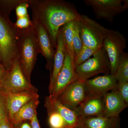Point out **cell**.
Wrapping results in <instances>:
<instances>
[{
	"instance_id": "17",
	"label": "cell",
	"mask_w": 128,
	"mask_h": 128,
	"mask_svg": "<svg viewBox=\"0 0 128 128\" xmlns=\"http://www.w3.org/2000/svg\"><path fill=\"white\" fill-rule=\"evenodd\" d=\"M77 128H120L121 118H107L103 116L79 117Z\"/></svg>"
},
{
	"instance_id": "30",
	"label": "cell",
	"mask_w": 128,
	"mask_h": 128,
	"mask_svg": "<svg viewBox=\"0 0 128 128\" xmlns=\"http://www.w3.org/2000/svg\"><path fill=\"white\" fill-rule=\"evenodd\" d=\"M12 125L13 128H32L29 121H22Z\"/></svg>"
},
{
	"instance_id": "23",
	"label": "cell",
	"mask_w": 128,
	"mask_h": 128,
	"mask_svg": "<svg viewBox=\"0 0 128 128\" xmlns=\"http://www.w3.org/2000/svg\"><path fill=\"white\" fill-rule=\"evenodd\" d=\"M50 128H66L65 122L59 114L54 111H47Z\"/></svg>"
},
{
	"instance_id": "16",
	"label": "cell",
	"mask_w": 128,
	"mask_h": 128,
	"mask_svg": "<svg viewBox=\"0 0 128 128\" xmlns=\"http://www.w3.org/2000/svg\"><path fill=\"white\" fill-rule=\"evenodd\" d=\"M38 90H26L6 94L8 115L9 121L25 104L39 97Z\"/></svg>"
},
{
	"instance_id": "25",
	"label": "cell",
	"mask_w": 128,
	"mask_h": 128,
	"mask_svg": "<svg viewBox=\"0 0 128 128\" xmlns=\"http://www.w3.org/2000/svg\"><path fill=\"white\" fill-rule=\"evenodd\" d=\"M23 1V0H0V10L10 16L11 12Z\"/></svg>"
},
{
	"instance_id": "10",
	"label": "cell",
	"mask_w": 128,
	"mask_h": 128,
	"mask_svg": "<svg viewBox=\"0 0 128 128\" xmlns=\"http://www.w3.org/2000/svg\"><path fill=\"white\" fill-rule=\"evenodd\" d=\"M33 28L39 48L40 53L45 58L46 68L51 73L56 48L45 28L37 21L32 20Z\"/></svg>"
},
{
	"instance_id": "18",
	"label": "cell",
	"mask_w": 128,
	"mask_h": 128,
	"mask_svg": "<svg viewBox=\"0 0 128 128\" xmlns=\"http://www.w3.org/2000/svg\"><path fill=\"white\" fill-rule=\"evenodd\" d=\"M66 49L62 35L59 32L57 38V48L54 57L52 71L50 73V81L49 85V94H51L56 81V78L64 65Z\"/></svg>"
},
{
	"instance_id": "4",
	"label": "cell",
	"mask_w": 128,
	"mask_h": 128,
	"mask_svg": "<svg viewBox=\"0 0 128 128\" xmlns=\"http://www.w3.org/2000/svg\"><path fill=\"white\" fill-rule=\"evenodd\" d=\"M0 90L6 94L26 90H38L24 76L18 58L6 70L1 80Z\"/></svg>"
},
{
	"instance_id": "14",
	"label": "cell",
	"mask_w": 128,
	"mask_h": 128,
	"mask_svg": "<svg viewBox=\"0 0 128 128\" xmlns=\"http://www.w3.org/2000/svg\"><path fill=\"white\" fill-rule=\"evenodd\" d=\"M104 103V116L107 118L119 116L121 112L128 107V104L117 89H113L102 96Z\"/></svg>"
},
{
	"instance_id": "13",
	"label": "cell",
	"mask_w": 128,
	"mask_h": 128,
	"mask_svg": "<svg viewBox=\"0 0 128 128\" xmlns=\"http://www.w3.org/2000/svg\"><path fill=\"white\" fill-rule=\"evenodd\" d=\"M74 111L78 118L104 116V103L102 97L86 95L84 100Z\"/></svg>"
},
{
	"instance_id": "26",
	"label": "cell",
	"mask_w": 128,
	"mask_h": 128,
	"mask_svg": "<svg viewBox=\"0 0 128 128\" xmlns=\"http://www.w3.org/2000/svg\"><path fill=\"white\" fill-rule=\"evenodd\" d=\"M16 28L18 29H25L32 26V21L30 20L29 15L20 18H17L14 23Z\"/></svg>"
},
{
	"instance_id": "24",
	"label": "cell",
	"mask_w": 128,
	"mask_h": 128,
	"mask_svg": "<svg viewBox=\"0 0 128 128\" xmlns=\"http://www.w3.org/2000/svg\"><path fill=\"white\" fill-rule=\"evenodd\" d=\"M72 44L75 57L80 52L82 46V41L80 35V28L77 21H76L75 22L73 28Z\"/></svg>"
},
{
	"instance_id": "12",
	"label": "cell",
	"mask_w": 128,
	"mask_h": 128,
	"mask_svg": "<svg viewBox=\"0 0 128 128\" xmlns=\"http://www.w3.org/2000/svg\"><path fill=\"white\" fill-rule=\"evenodd\" d=\"M86 96L84 83L78 80L68 86L57 99L66 107L74 110L84 100Z\"/></svg>"
},
{
	"instance_id": "11",
	"label": "cell",
	"mask_w": 128,
	"mask_h": 128,
	"mask_svg": "<svg viewBox=\"0 0 128 128\" xmlns=\"http://www.w3.org/2000/svg\"><path fill=\"white\" fill-rule=\"evenodd\" d=\"M86 95L102 97L113 89H117V81L114 75L105 74L89 79L84 82Z\"/></svg>"
},
{
	"instance_id": "7",
	"label": "cell",
	"mask_w": 128,
	"mask_h": 128,
	"mask_svg": "<svg viewBox=\"0 0 128 128\" xmlns=\"http://www.w3.org/2000/svg\"><path fill=\"white\" fill-rule=\"evenodd\" d=\"M94 12L96 18L112 24L116 16L128 9V0H84Z\"/></svg>"
},
{
	"instance_id": "5",
	"label": "cell",
	"mask_w": 128,
	"mask_h": 128,
	"mask_svg": "<svg viewBox=\"0 0 128 128\" xmlns=\"http://www.w3.org/2000/svg\"><path fill=\"white\" fill-rule=\"evenodd\" d=\"M77 22L82 44L95 49L102 48L108 28L86 15L80 14Z\"/></svg>"
},
{
	"instance_id": "19",
	"label": "cell",
	"mask_w": 128,
	"mask_h": 128,
	"mask_svg": "<svg viewBox=\"0 0 128 128\" xmlns=\"http://www.w3.org/2000/svg\"><path fill=\"white\" fill-rule=\"evenodd\" d=\"M40 103L39 97L32 98L25 104L10 120L12 124L24 121H30L37 113V108Z\"/></svg>"
},
{
	"instance_id": "20",
	"label": "cell",
	"mask_w": 128,
	"mask_h": 128,
	"mask_svg": "<svg viewBox=\"0 0 128 128\" xmlns=\"http://www.w3.org/2000/svg\"><path fill=\"white\" fill-rule=\"evenodd\" d=\"M75 22H72L66 24L60 28L59 30L64 41L66 52L74 60L75 54L73 50L72 40L73 28Z\"/></svg>"
},
{
	"instance_id": "15",
	"label": "cell",
	"mask_w": 128,
	"mask_h": 128,
	"mask_svg": "<svg viewBox=\"0 0 128 128\" xmlns=\"http://www.w3.org/2000/svg\"><path fill=\"white\" fill-rule=\"evenodd\" d=\"M44 106L47 111H55L58 113L64 120L66 128H77L78 118L74 111L66 107L57 98L50 95L46 96Z\"/></svg>"
},
{
	"instance_id": "29",
	"label": "cell",
	"mask_w": 128,
	"mask_h": 128,
	"mask_svg": "<svg viewBox=\"0 0 128 128\" xmlns=\"http://www.w3.org/2000/svg\"><path fill=\"white\" fill-rule=\"evenodd\" d=\"M117 89L126 103L128 104V82H117Z\"/></svg>"
},
{
	"instance_id": "32",
	"label": "cell",
	"mask_w": 128,
	"mask_h": 128,
	"mask_svg": "<svg viewBox=\"0 0 128 128\" xmlns=\"http://www.w3.org/2000/svg\"><path fill=\"white\" fill-rule=\"evenodd\" d=\"M30 121L32 128H41L37 117V113L34 114V116L32 118Z\"/></svg>"
},
{
	"instance_id": "33",
	"label": "cell",
	"mask_w": 128,
	"mask_h": 128,
	"mask_svg": "<svg viewBox=\"0 0 128 128\" xmlns=\"http://www.w3.org/2000/svg\"><path fill=\"white\" fill-rule=\"evenodd\" d=\"M6 69L1 64H0V81L4 74Z\"/></svg>"
},
{
	"instance_id": "6",
	"label": "cell",
	"mask_w": 128,
	"mask_h": 128,
	"mask_svg": "<svg viewBox=\"0 0 128 128\" xmlns=\"http://www.w3.org/2000/svg\"><path fill=\"white\" fill-rule=\"evenodd\" d=\"M75 72L78 80L84 82L101 73L110 74V63L105 49L102 47L97 50L92 58L76 66Z\"/></svg>"
},
{
	"instance_id": "9",
	"label": "cell",
	"mask_w": 128,
	"mask_h": 128,
	"mask_svg": "<svg viewBox=\"0 0 128 128\" xmlns=\"http://www.w3.org/2000/svg\"><path fill=\"white\" fill-rule=\"evenodd\" d=\"M75 68L74 60L66 51L64 65L57 76L54 86L50 95L57 98L68 86L78 80Z\"/></svg>"
},
{
	"instance_id": "2",
	"label": "cell",
	"mask_w": 128,
	"mask_h": 128,
	"mask_svg": "<svg viewBox=\"0 0 128 128\" xmlns=\"http://www.w3.org/2000/svg\"><path fill=\"white\" fill-rule=\"evenodd\" d=\"M39 53L33 26L26 29H18V58L24 76L30 82Z\"/></svg>"
},
{
	"instance_id": "27",
	"label": "cell",
	"mask_w": 128,
	"mask_h": 128,
	"mask_svg": "<svg viewBox=\"0 0 128 128\" xmlns=\"http://www.w3.org/2000/svg\"><path fill=\"white\" fill-rule=\"evenodd\" d=\"M29 6L28 0H23L19 4L15 9L17 18L28 16V8Z\"/></svg>"
},
{
	"instance_id": "22",
	"label": "cell",
	"mask_w": 128,
	"mask_h": 128,
	"mask_svg": "<svg viewBox=\"0 0 128 128\" xmlns=\"http://www.w3.org/2000/svg\"><path fill=\"white\" fill-rule=\"evenodd\" d=\"M98 50L82 44L80 52L75 57L74 64L75 68L89 59L90 57Z\"/></svg>"
},
{
	"instance_id": "1",
	"label": "cell",
	"mask_w": 128,
	"mask_h": 128,
	"mask_svg": "<svg viewBox=\"0 0 128 128\" xmlns=\"http://www.w3.org/2000/svg\"><path fill=\"white\" fill-rule=\"evenodd\" d=\"M32 20L45 28L54 48L60 28L68 22L77 21L80 14L74 4L62 0H28Z\"/></svg>"
},
{
	"instance_id": "28",
	"label": "cell",
	"mask_w": 128,
	"mask_h": 128,
	"mask_svg": "<svg viewBox=\"0 0 128 128\" xmlns=\"http://www.w3.org/2000/svg\"><path fill=\"white\" fill-rule=\"evenodd\" d=\"M5 118H8L6 94L0 90V121Z\"/></svg>"
},
{
	"instance_id": "31",
	"label": "cell",
	"mask_w": 128,
	"mask_h": 128,
	"mask_svg": "<svg viewBox=\"0 0 128 128\" xmlns=\"http://www.w3.org/2000/svg\"><path fill=\"white\" fill-rule=\"evenodd\" d=\"M0 128H13L8 118H4L0 121Z\"/></svg>"
},
{
	"instance_id": "3",
	"label": "cell",
	"mask_w": 128,
	"mask_h": 128,
	"mask_svg": "<svg viewBox=\"0 0 128 128\" xmlns=\"http://www.w3.org/2000/svg\"><path fill=\"white\" fill-rule=\"evenodd\" d=\"M18 58V29L0 10V64L7 70Z\"/></svg>"
},
{
	"instance_id": "21",
	"label": "cell",
	"mask_w": 128,
	"mask_h": 128,
	"mask_svg": "<svg viewBox=\"0 0 128 128\" xmlns=\"http://www.w3.org/2000/svg\"><path fill=\"white\" fill-rule=\"evenodd\" d=\"M114 76L117 82H128V53L124 52L121 54Z\"/></svg>"
},
{
	"instance_id": "8",
	"label": "cell",
	"mask_w": 128,
	"mask_h": 128,
	"mask_svg": "<svg viewBox=\"0 0 128 128\" xmlns=\"http://www.w3.org/2000/svg\"><path fill=\"white\" fill-rule=\"evenodd\" d=\"M127 40L123 34L117 30L108 29L102 48L107 54L110 63L111 73H116L120 56L126 48Z\"/></svg>"
}]
</instances>
